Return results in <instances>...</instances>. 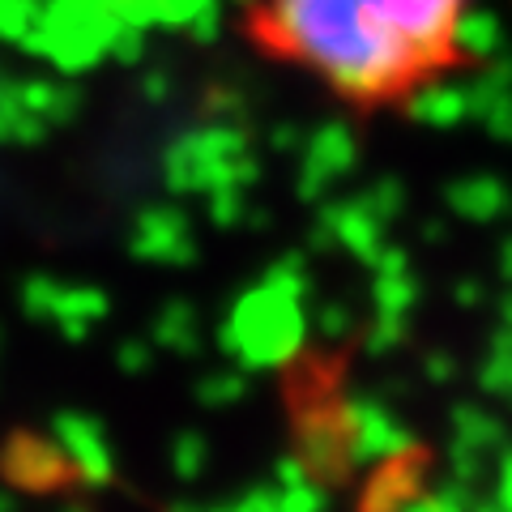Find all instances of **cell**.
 <instances>
[{
  "instance_id": "6da1fadb",
  "label": "cell",
  "mask_w": 512,
  "mask_h": 512,
  "mask_svg": "<svg viewBox=\"0 0 512 512\" xmlns=\"http://www.w3.org/2000/svg\"><path fill=\"white\" fill-rule=\"evenodd\" d=\"M478 0H239L252 56L312 82L350 116H410L474 73Z\"/></svg>"
}]
</instances>
